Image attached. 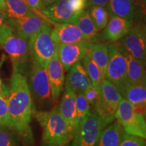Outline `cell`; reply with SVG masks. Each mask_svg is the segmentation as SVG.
<instances>
[{"label": "cell", "instance_id": "obj_16", "mask_svg": "<svg viewBox=\"0 0 146 146\" xmlns=\"http://www.w3.org/2000/svg\"><path fill=\"white\" fill-rule=\"evenodd\" d=\"M47 71L50 82L52 100L57 102L61 96L64 86V70L58 56V52L47 65Z\"/></svg>", "mask_w": 146, "mask_h": 146}, {"label": "cell", "instance_id": "obj_11", "mask_svg": "<svg viewBox=\"0 0 146 146\" xmlns=\"http://www.w3.org/2000/svg\"><path fill=\"white\" fill-rule=\"evenodd\" d=\"M33 61L30 78L28 81L31 95L41 103H47L52 100L51 88L47 68Z\"/></svg>", "mask_w": 146, "mask_h": 146}, {"label": "cell", "instance_id": "obj_4", "mask_svg": "<svg viewBox=\"0 0 146 146\" xmlns=\"http://www.w3.org/2000/svg\"><path fill=\"white\" fill-rule=\"evenodd\" d=\"M51 31L52 27L48 22H45L41 31L28 41L29 54L32 60L45 68L58 52V45L53 40Z\"/></svg>", "mask_w": 146, "mask_h": 146}, {"label": "cell", "instance_id": "obj_37", "mask_svg": "<svg viewBox=\"0 0 146 146\" xmlns=\"http://www.w3.org/2000/svg\"><path fill=\"white\" fill-rule=\"evenodd\" d=\"M58 1V0H42V2H43V6L46 8V7L50 6V5H52L53 3H56Z\"/></svg>", "mask_w": 146, "mask_h": 146}, {"label": "cell", "instance_id": "obj_2", "mask_svg": "<svg viewBox=\"0 0 146 146\" xmlns=\"http://www.w3.org/2000/svg\"><path fill=\"white\" fill-rule=\"evenodd\" d=\"M36 118L42 129L43 146H68L73 133L62 115L58 106L47 112H36Z\"/></svg>", "mask_w": 146, "mask_h": 146}, {"label": "cell", "instance_id": "obj_38", "mask_svg": "<svg viewBox=\"0 0 146 146\" xmlns=\"http://www.w3.org/2000/svg\"><path fill=\"white\" fill-rule=\"evenodd\" d=\"M0 10L5 12H7V6L5 0H0Z\"/></svg>", "mask_w": 146, "mask_h": 146}, {"label": "cell", "instance_id": "obj_13", "mask_svg": "<svg viewBox=\"0 0 146 146\" xmlns=\"http://www.w3.org/2000/svg\"><path fill=\"white\" fill-rule=\"evenodd\" d=\"M76 95V93L66 81L64 92L60 104L58 106L60 114L72 131L73 137L78 130L75 102Z\"/></svg>", "mask_w": 146, "mask_h": 146}, {"label": "cell", "instance_id": "obj_32", "mask_svg": "<svg viewBox=\"0 0 146 146\" xmlns=\"http://www.w3.org/2000/svg\"><path fill=\"white\" fill-rule=\"evenodd\" d=\"M134 21L135 18H145L146 0H134Z\"/></svg>", "mask_w": 146, "mask_h": 146}, {"label": "cell", "instance_id": "obj_23", "mask_svg": "<svg viewBox=\"0 0 146 146\" xmlns=\"http://www.w3.org/2000/svg\"><path fill=\"white\" fill-rule=\"evenodd\" d=\"M93 61L96 64L101 72L102 81L106 78V72L108 62V49L106 43H94L89 54Z\"/></svg>", "mask_w": 146, "mask_h": 146}, {"label": "cell", "instance_id": "obj_26", "mask_svg": "<svg viewBox=\"0 0 146 146\" xmlns=\"http://www.w3.org/2000/svg\"><path fill=\"white\" fill-rule=\"evenodd\" d=\"M81 62L87 71V74H88L89 79L91 81V85L96 89V91H98V93L100 95V87H101L102 82L100 68H98L96 64L93 61L89 54L84 58Z\"/></svg>", "mask_w": 146, "mask_h": 146}, {"label": "cell", "instance_id": "obj_40", "mask_svg": "<svg viewBox=\"0 0 146 146\" xmlns=\"http://www.w3.org/2000/svg\"><path fill=\"white\" fill-rule=\"evenodd\" d=\"M3 61V60H1V62H0V68H1V65H2ZM0 87H2V82H1V78H0Z\"/></svg>", "mask_w": 146, "mask_h": 146}, {"label": "cell", "instance_id": "obj_28", "mask_svg": "<svg viewBox=\"0 0 146 146\" xmlns=\"http://www.w3.org/2000/svg\"><path fill=\"white\" fill-rule=\"evenodd\" d=\"M76 110L77 115L78 129L82 123L91 114V106L83 94L77 93L76 95Z\"/></svg>", "mask_w": 146, "mask_h": 146}, {"label": "cell", "instance_id": "obj_17", "mask_svg": "<svg viewBox=\"0 0 146 146\" xmlns=\"http://www.w3.org/2000/svg\"><path fill=\"white\" fill-rule=\"evenodd\" d=\"M122 98L133 105L134 111L139 114H145L146 104L145 84H135L127 82L119 91Z\"/></svg>", "mask_w": 146, "mask_h": 146}, {"label": "cell", "instance_id": "obj_29", "mask_svg": "<svg viewBox=\"0 0 146 146\" xmlns=\"http://www.w3.org/2000/svg\"><path fill=\"white\" fill-rule=\"evenodd\" d=\"M0 146H18L12 129L10 127H0Z\"/></svg>", "mask_w": 146, "mask_h": 146}, {"label": "cell", "instance_id": "obj_25", "mask_svg": "<svg viewBox=\"0 0 146 146\" xmlns=\"http://www.w3.org/2000/svg\"><path fill=\"white\" fill-rule=\"evenodd\" d=\"M8 18H20L35 13L25 0H5Z\"/></svg>", "mask_w": 146, "mask_h": 146}, {"label": "cell", "instance_id": "obj_12", "mask_svg": "<svg viewBox=\"0 0 146 146\" xmlns=\"http://www.w3.org/2000/svg\"><path fill=\"white\" fill-rule=\"evenodd\" d=\"M93 45V42L89 41L58 45V56L64 72L68 71L73 65L88 56Z\"/></svg>", "mask_w": 146, "mask_h": 146}, {"label": "cell", "instance_id": "obj_33", "mask_svg": "<svg viewBox=\"0 0 146 146\" xmlns=\"http://www.w3.org/2000/svg\"><path fill=\"white\" fill-rule=\"evenodd\" d=\"M83 94L87 101H88L90 106L91 105L94 108L96 107V105L98 101V100H99L100 96V95L98 93V91H96V89L91 85L90 87H89L87 89L86 91Z\"/></svg>", "mask_w": 146, "mask_h": 146}, {"label": "cell", "instance_id": "obj_18", "mask_svg": "<svg viewBox=\"0 0 146 146\" xmlns=\"http://www.w3.org/2000/svg\"><path fill=\"white\" fill-rule=\"evenodd\" d=\"M110 16V19L102 33V39L109 42L117 41L130 31L133 27V23L118 16Z\"/></svg>", "mask_w": 146, "mask_h": 146}, {"label": "cell", "instance_id": "obj_5", "mask_svg": "<svg viewBox=\"0 0 146 146\" xmlns=\"http://www.w3.org/2000/svg\"><path fill=\"white\" fill-rule=\"evenodd\" d=\"M109 123L96 110L82 123L68 146H98L104 129Z\"/></svg>", "mask_w": 146, "mask_h": 146}, {"label": "cell", "instance_id": "obj_7", "mask_svg": "<svg viewBox=\"0 0 146 146\" xmlns=\"http://www.w3.org/2000/svg\"><path fill=\"white\" fill-rule=\"evenodd\" d=\"M86 8V0H58L41 11L51 21L72 23Z\"/></svg>", "mask_w": 146, "mask_h": 146}, {"label": "cell", "instance_id": "obj_6", "mask_svg": "<svg viewBox=\"0 0 146 146\" xmlns=\"http://www.w3.org/2000/svg\"><path fill=\"white\" fill-rule=\"evenodd\" d=\"M115 118L123 128L124 132L129 135L145 139L146 123L143 115L134 111L133 105L122 98L119 102Z\"/></svg>", "mask_w": 146, "mask_h": 146}, {"label": "cell", "instance_id": "obj_22", "mask_svg": "<svg viewBox=\"0 0 146 146\" xmlns=\"http://www.w3.org/2000/svg\"><path fill=\"white\" fill-rule=\"evenodd\" d=\"M123 132L117 120H114L104 129L98 146H119Z\"/></svg>", "mask_w": 146, "mask_h": 146}, {"label": "cell", "instance_id": "obj_30", "mask_svg": "<svg viewBox=\"0 0 146 146\" xmlns=\"http://www.w3.org/2000/svg\"><path fill=\"white\" fill-rule=\"evenodd\" d=\"M10 127L7 106V92L0 96V127Z\"/></svg>", "mask_w": 146, "mask_h": 146}, {"label": "cell", "instance_id": "obj_24", "mask_svg": "<svg viewBox=\"0 0 146 146\" xmlns=\"http://www.w3.org/2000/svg\"><path fill=\"white\" fill-rule=\"evenodd\" d=\"M73 24L78 27L85 41L93 42L98 31L91 20L89 11L84 10Z\"/></svg>", "mask_w": 146, "mask_h": 146}, {"label": "cell", "instance_id": "obj_8", "mask_svg": "<svg viewBox=\"0 0 146 146\" xmlns=\"http://www.w3.org/2000/svg\"><path fill=\"white\" fill-rule=\"evenodd\" d=\"M121 99V95L116 86L105 78L102 82L99 100L95 110L110 124L115 119V114Z\"/></svg>", "mask_w": 146, "mask_h": 146}, {"label": "cell", "instance_id": "obj_21", "mask_svg": "<svg viewBox=\"0 0 146 146\" xmlns=\"http://www.w3.org/2000/svg\"><path fill=\"white\" fill-rule=\"evenodd\" d=\"M134 0H109L106 9L109 16L123 18L134 21Z\"/></svg>", "mask_w": 146, "mask_h": 146}, {"label": "cell", "instance_id": "obj_9", "mask_svg": "<svg viewBox=\"0 0 146 146\" xmlns=\"http://www.w3.org/2000/svg\"><path fill=\"white\" fill-rule=\"evenodd\" d=\"M108 62L106 79L114 84L118 92L127 82V62L119 47L116 44H108Z\"/></svg>", "mask_w": 146, "mask_h": 146}, {"label": "cell", "instance_id": "obj_39", "mask_svg": "<svg viewBox=\"0 0 146 146\" xmlns=\"http://www.w3.org/2000/svg\"><path fill=\"white\" fill-rule=\"evenodd\" d=\"M6 92H7V90H5V89L3 88V86L0 87V96H3V95L6 94Z\"/></svg>", "mask_w": 146, "mask_h": 146}, {"label": "cell", "instance_id": "obj_35", "mask_svg": "<svg viewBox=\"0 0 146 146\" xmlns=\"http://www.w3.org/2000/svg\"><path fill=\"white\" fill-rule=\"evenodd\" d=\"M109 0H86V8L99 5V6L106 7Z\"/></svg>", "mask_w": 146, "mask_h": 146}, {"label": "cell", "instance_id": "obj_20", "mask_svg": "<svg viewBox=\"0 0 146 146\" xmlns=\"http://www.w3.org/2000/svg\"><path fill=\"white\" fill-rule=\"evenodd\" d=\"M118 45L127 62V82L135 84H145V64L133 58L120 44Z\"/></svg>", "mask_w": 146, "mask_h": 146}, {"label": "cell", "instance_id": "obj_27", "mask_svg": "<svg viewBox=\"0 0 146 146\" xmlns=\"http://www.w3.org/2000/svg\"><path fill=\"white\" fill-rule=\"evenodd\" d=\"M89 14L98 31L105 28L109 20V13L106 7L91 6Z\"/></svg>", "mask_w": 146, "mask_h": 146}, {"label": "cell", "instance_id": "obj_14", "mask_svg": "<svg viewBox=\"0 0 146 146\" xmlns=\"http://www.w3.org/2000/svg\"><path fill=\"white\" fill-rule=\"evenodd\" d=\"M8 23L18 35L29 41L41 31L45 21L33 13L20 18H9Z\"/></svg>", "mask_w": 146, "mask_h": 146}, {"label": "cell", "instance_id": "obj_1", "mask_svg": "<svg viewBox=\"0 0 146 146\" xmlns=\"http://www.w3.org/2000/svg\"><path fill=\"white\" fill-rule=\"evenodd\" d=\"M10 128L28 141H33L30 123L33 114L32 95L26 76L13 72L7 90Z\"/></svg>", "mask_w": 146, "mask_h": 146}, {"label": "cell", "instance_id": "obj_10", "mask_svg": "<svg viewBox=\"0 0 146 146\" xmlns=\"http://www.w3.org/2000/svg\"><path fill=\"white\" fill-rule=\"evenodd\" d=\"M119 44L133 58L145 64L146 29L143 23L132 27Z\"/></svg>", "mask_w": 146, "mask_h": 146}, {"label": "cell", "instance_id": "obj_3", "mask_svg": "<svg viewBox=\"0 0 146 146\" xmlns=\"http://www.w3.org/2000/svg\"><path fill=\"white\" fill-rule=\"evenodd\" d=\"M0 47L10 57L13 72L25 75L30 57L28 41L18 35L8 23L0 31Z\"/></svg>", "mask_w": 146, "mask_h": 146}, {"label": "cell", "instance_id": "obj_15", "mask_svg": "<svg viewBox=\"0 0 146 146\" xmlns=\"http://www.w3.org/2000/svg\"><path fill=\"white\" fill-rule=\"evenodd\" d=\"M51 21V25L53 26L51 35L57 45L70 44L85 41L79 29L74 24Z\"/></svg>", "mask_w": 146, "mask_h": 146}, {"label": "cell", "instance_id": "obj_34", "mask_svg": "<svg viewBox=\"0 0 146 146\" xmlns=\"http://www.w3.org/2000/svg\"><path fill=\"white\" fill-rule=\"evenodd\" d=\"M25 1L33 10L41 11L45 8L42 0H25Z\"/></svg>", "mask_w": 146, "mask_h": 146}, {"label": "cell", "instance_id": "obj_31", "mask_svg": "<svg viewBox=\"0 0 146 146\" xmlns=\"http://www.w3.org/2000/svg\"><path fill=\"white\" fill-rule=\"evenodd\" d=\"M119 146H145V141L144 139L123 132Z\"/></svg>", "mask_w": 146, "mask_h": 146}, {"label": "cell", "instance_id": "obj_19", "mask_svg": "<svg viewBox=\"0 0 146 146\" xmlns=\"http://www.w3.org/2000/svg\"><path fill=\"white\" fill-rule=\"evenodd\" d=\"M68 71L66 81L68 82L76 94H84L87 89L92 85L81 61L73 65Z\"/></svg>", "mask_w": 146, "mask_h": 146}, {"label": "cell", "instance_id": "obj_36", "mask_svg": "<svg viewBox=\"0 0 146 146\" xmlns=\"http://www.w3.org/2000/svg\"><path fill=\"white\" fill-rule=\"evenodd\" d=\"M7 23H8V16L6 12L0 10V31Z\"/></svg>", "mask_w": 146, "mask_h": 146}]
</instances>
